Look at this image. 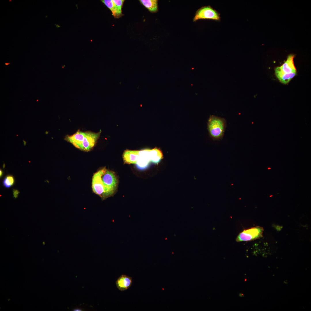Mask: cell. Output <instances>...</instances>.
<instances>
[{"label":"cell","instance_id":"obj_18","mask_svg":"<svg viewBox=\"0 0 311 311\" xmlns=\"http://www.w3.org/2000/svg\"><path fill=\"white\" fill-rule=\"evenodd\" d=\"M73 311H82V310L80 308H75V309H73Z\"/></svg>","mask_w":311,"mask_h":311},{"label":"cell","instance_id":"obj_22","mask_svg":"<svg viewBox=\"0 0 311 311\" xmlns=\"http://www.w3.org/2000/svg\"><path fill=\"white\" fill-rule=\"evenodd\" d=\"M43 244H45V242H43Z\"/></svg>","mask_w":311,"mask_h":311},{"label":"cell","instance_id":"obj_12","mask_svg":"<svg viewBox=\"0 0 311 311\" xmlns=\"http://www.w3.org/2000/svg\"><path fill=\"white\" fill-rule=\"evenodd\" d=\"M275 73L276 77L280 82L284 84H288L297 74V73H286L275 70Z\"/></svg>","mask_w":311,"mask_h":311},{"label":"cell","instance_id":"obj_9","mask_svg":"<svg viewBox=\"0 0 311 311\" xmlns=\"http://www.w3.org/2000/svg\"><path fill=\"white\" fill-rule=\"evenodd\" d=\"M132 283V278L125 275H122L117 280L116 286L121 291L127 290L131 286Z\"/></svg>","mask_w":311,"mask_h":311},{"label":"cell","instance_id":"obj_17","mask_svg":"<svg viewBox=\"0 0 311 311\" xmlns=\"http://www.w3.org/2000/svg\"><path fill=\"white\" fill-rule=\"evenodd\" d=\"M19 193L20 192L18 190L13 189V195L14 197L15 198H17Z\"/></svg>","mask_w":311,"mask_h":311},{"label":"cell","instance_id":"obj_8","mask_svg":"<svg viewBox=\"0 0 311 311\" xmlns=\"http://www.w3.org/2000/svg\"><path fill=\"white\" fill-rule=\"evenodd\" d=\"M149 151V149H145L139 151L140 158L136 164V167L139 170H145L149 166L151 162Z\"/></svg>","mask_w":311,"mask_h":311},{"label":"cell","instance_id":"obj_1","mask_svg":"<svg viewBox=\"0 0 311 311\" xmlns=\"http://www.w3.org/2000/svg\"><path fill=\"white\" fill-rule=\"evenodd\" d=\"M117 183L115 173L104 168L94 174L92 183V189L94 193L104 200L114 193Z\"/></svg>","mask_w":311,"mask_h":311},{"label":"cell","instance_id":"obj_5","mask_svg":"<svg viewBox=\"0 0 311 311\" xmlns=\"http://www.w3.org/2000/svg\"><path fill=\"white\" fill-rule=\"evenodd\" d=\"M101 132V130L97 133L86 131L80 149L87 152L91 150L95 145Z\"/></svg>","mask_w":311,"mask_h":311},{"label":"cell","instance_id":"obj_10","mask_svg":"<svg viewBox=\"0 0 311 311\" xmlns=\"http://www.w3.org/2000/svg\"><path fill=\"white\" fill-rule=\"evenodd\" d=\"M139 151L130 150L125 151L123 155L125 163L128 164H136L140 158Z\"/></svg>","mask_w":311,"mask_h":311},{"label":"cell","instance_id":"obj_11","mask_svg":"<svg viewBox=\"0 0 311 311\" xmlns=\"http://www.w3.org/2000/svg\"><path fill=\"white\" fill-rule=\"evenodd\" d=\"M101 1L111 11L112 15L115 18L121 17L123 14L112 0H103Z\"/></svg>","mask_w":311,"mask_h":311},{"label":"cell","instance_id":"obj_3","mask_svg":"<svg viewBox=\"0 0 311 311\" xmlns=\"http://www.w3.org/2000/svg\"><path fill=\"white\" fill-rule=\"evenodd\" d=\"M220 15L211 6H204L197 11L193 20L195 22L200 19H209L219 21L221 20Z\"/></svg>","mask_w":311,"mask_h":311},{"label":"cell","instance_id":"obj_19","mask_svg":"<svg viewBox=\"0 0 311 311\" xmlns=\"http://www.w3.org/2000/svg\"><path fill=\"white\" fill-rule=\"evenodd\" d=\"M3 174V171H2V170L0 169V176L1 177L2 176Z\"/></svg>","mask_w":311,"mask_h":311},{"label":"cell","instance_id":"obj_7","mask_svg":"<svg viewBox=\"0 0 311 311\" xmlns=\"http://www.w3.org/2000/svg\"><path fill=\"white\" fill-rule=\"evenodd\" d=\"M86 133V131L82 132L78 130L72 135H66L64 140L71 143L75 147L80 149Z\"/></svg>","mask_w":311,"mask_h":311},{"label":"cell","instance_id":"obj_13","mask_svg":"<svg viewBox=\"0 0 311 311\" xmlns=\"http://www.w3.org/2000/svg\"><path fill=\"white\" fill-rule=\"evenodd\" d=\"M139 1L151 12L155 13L158 11V0H140Z\"/></svg>","mask_w":311,"mask_h":311},{"label":"cell","instance_id":"obj_14","mask_svg":"<svg viewBox=\"0 0 311 311\" xmlns=\"http://www.w3.org/2000/svg\"><path fill=\"white\" fill-rule=\"evenodd\" d=\"M149 154L151 161L155 164L158 163L163 158L162 152L157 148L149 149Z\"/></svg>","mask_w":311,"mask_h":311},{"label":"cell","instance_id":"obj_21","mask_svg":"<svg viewBox=\"0 0 311 311\" xmlns=\"http://www.w3.org/2000/svg\"><path fill=\"white\" fill-rule=\"evenodd\" d=\"M10 64V63H5V65H8Z\"/></svg>","mask_w":311,"mask_h":311},{"label":"cell","instance_id":"obj_4","mask_svg":"<svg viewBox=\"0 0 311 311\" xmlns=\"http://www.w3.org/2000/svg\"><path fill=\"white\" fill-rule=\"evenodd\" d=\"M263 229L260 226H256L244 230L240 233L236 239L237 242L254 240L262 236Z\"/></svg>","mask_w":311,"mask_h":311},{"label":"cell","instance_id":"obj_2","mask_svg":"<svg viewBox=\"0 0 311 311\" xmlns=\"http://www.w3.org/2000/svg\"><path fill=\"white\" fill-rule=\"evenodd\" d=\"M226 127L225 119L221 117L210 115L207 122V129L211 137L214 140L223 138Z\"/></svg>","mask_w":311,"mask_h":311},{"label":"cell","instance_id":"obj_6","mask_svg":"<svg viewBox=\"0 0 311 311\" xmlns=\"http://www.w3.org/2000/svg\"><path fill=\"white\" fill-rule=\"evenodd\" d=\"M294 54L289 55L283 64L280 66L276 67L274 70L286 73H297V69L294 63Z\"/></svg>","mask_w":311,"mask_h":311},{"label":"cell","instance_id":"obj_23","mask_svg":"<svg viewBox=\"0 0 311 311\" xmlns=\"http://www.w3.org/2000/svg\"><path fill=\"white\" fill-rule=\"evenodd\" d=\"M11 1V0H10L9 1L10 2Z\"/></svg>","mask_w":311,"mask_h":311},{"label":"cell","instance_id":"obj_20","mask_svg":"<svg viewBox=\"0 0 311 311\" xmlns=\"http://www.w3.org/2000/svg\"><path fill=\"white\" fill-rule=\"evenodd\" d=\"M23 141L24 142V145H25L26 144V142L25 141H24V140H23Z\"/></svg>","mask_w":311,"mask_h":311},{"label":"cell","instance_id":"obj_15","mask_svg":"<svg viewBox=\"0 0 311 311\" xmlns=\"http://www.w3.org/2000/svg\"><path fill=\"white\" fill-rule=\"evenodd\" d=\"M14 183V179L13 176L8 175L5 177L3 181V185L8 188L12 185Z\"/></svg>","mask_w":311,"mask_h":311},{"label":"cell","instance_id":"obj_16","mask_svg":"<svg viewBox=\"0 0 311 311\" xmlns=\"http://www.w3.org/2000/svg\"><path fill=\"white\" fill-rule=\"evenodd\" d=\"M113 3L116 5L119 9L121 12L123 3L125 1L124 0H113Z\"/></svg>","mask_w":311,"mask_h":311}]
</instances>
